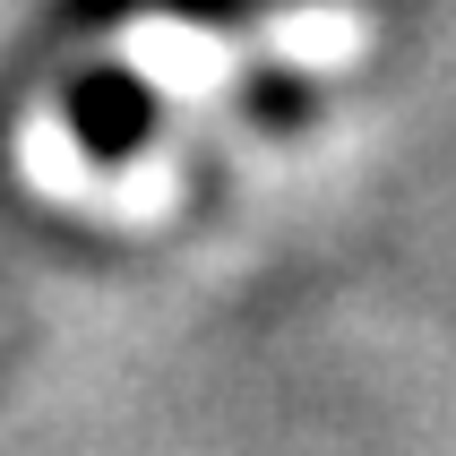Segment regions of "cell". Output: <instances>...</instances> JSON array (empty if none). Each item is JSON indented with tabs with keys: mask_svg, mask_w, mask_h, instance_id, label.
<instances>
[{
	"mask_svg": "<svg viewBox=\"0 0 456 456\" xmlns=\"http://www.w3.org/2000/svg\"><path fill=\"white\" fill-rule=\"evenodd\" d=\"M241 112H250L258 129L310 121V112H319V86H310L302 69H258V77H241Z\"/></svg>",
	"mask_w": 456,
	"mask_h": 456,
	"instance_id": "cell-2",
	"label": "cell"
},
{
	"mask_svg": "<svg viewBox=\"0 0 456 456\" xmlns=\"http://www.w3.org/2000/svg\"><path fill=\"white\" fill-rule=\"evenodd\" d=\"M61 121H69V138L95 155V164H129L138 147H155L164 103H155V86L138 69L95 61V69H77L69 86H61Z\"/></svg>",
	"mask_w": 456,
	"mask_h": 456,
	"instance_id": "cell-1",
	"label": "cell"
}]
</instances>
